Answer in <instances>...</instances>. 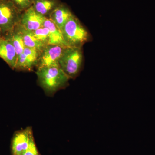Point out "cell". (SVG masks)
<instances>
[{
	"label": "cell",
	"mask_w": 155,
	"mask_h": 155,
	"mask_svg": "<svg viewBox=\"0 0 155 155\" xmlns=\"http://www.w3.org/2000/svg\"><path fill=\"white\" fill-rule=\"evenodd\" d=\"M36 74L41 86L48 95L65 87L70 79L60 67L38 68Z\"/></svg>",
	"instance_id": "cell-1"
},
{
	"label": "cell",
	"mask_w": 155,
	"mask_h": 155,
	"mask_svg": "<svg viewBox=\"0 0 155 155\" xmlns=\"http://www.w3.org/2000/svg\"><path fill=\"white\" fill-rule=\"evenodd\" d=\"M62 32L64 40L70 47H81L90 38L86 28L73 15L64 25Z\"/></svg>",
	"instance_id": "cell-2"
},
{
	"label": "cell",
	"mask_w": 155,
	"mask_h": 155,
	"mask_svg": "<svg viewBox=\"0 0 155 155\" xmlns=\"http://www.w3.org/2000/svg\"><path fill=\"white\" fill-rule=\"evenodd\" d=\"M81 48H66L59 60L60 67L70 79L77 77L81 69L83 60Z\"/></svg>",
	"instance_id": "cell-3"
},
{
	"label": "cell",
	"mask_w": 155,
	"mask_h": 155,
	"mask_svg": "<svg viewBox=\"0 0 155 155\" xmlns=\"http://www.w3.org/2000/svg\"><path fill=\"white\" fill-rule=\"evenodd\" d=\"M19 11L11 0H0V28L2 34L12 32L19 24Z\"/></svg>",
	"instance_id": "cell-4"
},
{
	"label": "cell",
	"mask_w": 155,
	"mask_h": 155,
	"mask_svg": "<svg viewBox=\"0 0 155 155\" xmlns=\"http://www.w3.org/2000/svg\"><path fill=\"white\" fill-rule=\"evenodd\" d=\"M66 48L58 45H48L41 51L39 56L38 68L45 67H60L59 60Z\"/></svg>",
	"instance_id": "cell-5"
},
{
	"label": "cell",
	"mask_w": 155,
	"mask_h": 155,
	"mask_svg": "<svg viewBox=\"0 0 155 155\" xmlns=\"http://www.w3.org/2000/svg\"><path fill=\"white\" fill-rule=\"evenodd\" d=\"M33 137L31 128L28 127L16 132L11 144L13 155H23L28 149L31 139Z\"/></svg>",
	"instance_id": "cell-6"
},
{
	"label": "cell",
	"mask_w": 155,
	"mask_h": 155,
	"mask_svg": "<svg viewBox=\"0 0 155 155\" xmlns=\"http://www.w3.org/2000/svg\"><path fill=\"white\" fill-rule=\"evenodd\" d=\"M46 18L44 16L38 13L31 6L25 10L21 16L19 25L26 30L34 31L43 27Z\"/></svg>",
	"instance_id": "cell-7"
},
{
	"label": "cell",
	"mask_w": 155,
	"mask_h": 155,
	"mask_svg": "<svg viewBox=\"0 0 155 155\" xmlns=\"http://www.w3.org/2000/svg\"><path fill=\"white\" fill-rule=\"evenodd\" d=\"M39 52L36 49L25 47L22 54L18 57L15 69L31 70L38 63Z\"/></svg>",
	"instance_id": "cell-8"
},
{
	"label": "cell",
	"mask_w": 155,
	"mask_h": 155,
	"mask_svg": "<svg viewBox=\"0 0 155 155\" xmlns=\"http://www.w3.org/2000/svg\"><path fill=\"white\" fill-rule=\"evenodd\" d=\"M0 58L4 60L11 69H15L18 56L15 48L6 37H0Z\"/></svg>",
	"instance_id": "cell-9"
},
{
	"label": "cell",
	"mask_w": 155,
	"mask_h": 155,
	"mask_svg": "<svg viewBox=\"0 0 155 155\" xmlns=\"http://www.w3.org/2000/svg\"><path fill=\"white\" fill-rule=\"evenodd\" d=\"M43 26L49 30L48 45L59 46L64 48L70 47L64 40L62 31L51 19L46 18Z\"/></svg>",
	"instance_id": "cell-10"
},
{
	"label": "cell",
	"mask_w": 155,
	"mask_h": 155,
	"mask_svg": "<svg viewBox=\"0 0 155 155\" xmlns=\"http://www.w3.org/2000/svg\"><path fill=\"white\" fill-rule=\"evenodd\" d=\"M73 14L65 6H61L54 9L50 14L49 19L62 31L64 25Z\"/></svg>",
	"instance_id": "cell-11"
},
{
	"label": "cell",
	"mask_w": 155,
	"mask_h": 155,
	"mask_svg": "<svg viewBox=\"0 0 155 155\" xmlns=\"http://www.w3.org/2000/svg\"><path fill=\"white\" fill-rule=\"evenodd\" d=\"M18 31L21 34L24 44L26 47L36 49L40 52H41L47 45L45 44L42 42L37 39L31 31L26 30L20 26H18Z\"/></svg>",
	"instance_id": "cell-12"
},
{
	"label": "cell",
	"mask_w": 155,
	"mask_h": 155,
	"mask_svg": "<svg viewBox=\"0 0 155 155\" xmlns=\"http://www.w3.org/2000/svg\"><path fill=\"white\" fill-rule=\"evenodd\" d=\"M8 34V36L5 37L8 38L14 45L16 50L17 56L18 57L22 54L25 48L22 35L18 31H13L12 32Z\"/></svg>",
	"instance_id": "cell-13"
},
{
	"label": "cell",
	"mask_w": 155,
	"mask_h": 155,
	"mask_svg": "<svg viewBox=\"0 0 155 155\" xmlns=\"http://www.w3.org/2000/svg\"><path fill=\"white\" fill-rule=\"evenodd\" d=\"M33 5L35 10L44 16L54 8L56 2L54 0H34Z\"/></svg>",
	"instance_id": "cell-14"
},
{
	"label": "cell",
	"mask_w": 155,
	"mask_h": 155,
	"mask_svg": "<svg viewBox=\"0 0 155 155\" xmlns=\"http://www.w3.org/2000/svg\"><path fill=\"white\" fill-rule=\"evenodd\" d=\"M32 32L34 36L37 39L42 42L45 44L48 45L49 30L47 28L43 26Z\"/></svg>",
	"instance_id": "cell-15"
},
{
	"label": "cell",
	"mask_w": 155,
	"mask_h": 155,
	"mask_svg": "<svg viewBox=\"0 0 155 155\" xmlns=\"http://www.w3.org/2000/svg\"><path fill=\"white\" fill-rule=\"evenodd\" d=\"M19 11L27 10L33 5L34 0H11Z\"/></svg>",
	"instance_id": "cell-16"
},
{
	"label": "cell",
	"mask_w": 155,
	"mask_h": 155,
	"mask_svg": "<svg viewBox=\"0 0 155 155\" xmlns=\"http://www.w3.org/2000/svg\"><path fill=\"white\" fill-rule=\"evenodd\" d=\"M23 155H40L36 145H35L33 136L31 137V139L30 143H29L28 149Z\"/></svg>",
	"instance_id": "cell-17"
},
{
	"label": "cell",
	"mask_w": 155,
	"mask_h": 155,
	"mask_svg": "<svg viewBox=\"0 0 155 155\" xmlns=\"http://www.w3.org/2000/svg\"><path fill=\"white\" fill-rule=\"evenodd\" d=\"M2 30H1V28H0V37L2 36Z\"/></svg>",
	"instance_id": "cell-18"
}]
</instances>
